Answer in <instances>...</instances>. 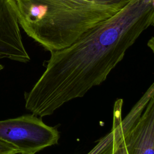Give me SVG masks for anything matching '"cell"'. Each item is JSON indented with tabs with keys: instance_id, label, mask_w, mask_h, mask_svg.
Instances as JSON below:
<instances>
[{
	"instance_id": "cell-1",
	"label": "cell",
	"mask_w": 154,
	"mask_h": 154,
	"mask_svg": "<svg viewBox=\"0 0 154 154\" xmlns=\"http://www.w3.org/2000/svg\"><path fill=\"white\" fill-rule=\"evenodd\" d=\"M154 24V0H132L70 46L51 52L27 98L43 116L102 83L141 33Z\"/></svg>"
},
{
	"instance_id": "cell-2",
	"label": "cell",
	"mask_w": 154,
	"mask_h": 154,
	"mask_svg": "<svg viewBox=\"0 0 154 154\" xmlns=\"http://www.w3.org/2000/svg\"><path fill=\"white\" fill-rule=\"evenodd\" d=\"M132 0H11L19 25L50 52L66 48Z\"/></svg>"
},
{
	"instance_id": "cell-3",
	"label": "cell",
	"mask_w": 154,
	"mask_h": 154,
	"mask_svg": "<svg viewBox=\"0 0 154 154\" xmlns=\"http://www.w3.org/2000/svg\"><path fill=\"white\" fill-rule=\"evenodd\" d=\"M58 131L34 114L0 121V139L15 147L19 153L35 154L58 143Z\"/></svg>"
},
{
	"instance_id": "cell-4",
	"label": "cell",
	"mask_w": 154,
	"mask_h": 154,
	"mask_svg": "<svg viewBox=\"0 0 154 154\" xmlns=\"http://www.w3.org/2000/svg\"><path fill=\"white\" fill-rule=\"evenodd\" d=\"M128 154H154V84L121 120Z\"/></svg>"
},
{
	"instance_id": "cell-5",
	"label": "cell",
	"mask_w": 154,
	"mask_h": 154,
	"mask_svg": "<svg viewBox=\"0 0 154 154\" xmlns=\"http://www.w3.org/2000/svg\"><path fill=\"white\" fill-rule=\"evenodd\" d=\"M2 58L21 63L30 61L11 0H0V59Z\"/></svg>"
},
{
	"instance_id": "cell-6",
	"label": "cell",
	"mask_w": 154,
	"mask_h": 154,
	"mask_svg": "<svg viewBox=\"0 0 154 154\" xmlns=\"http://www.w3.org/2000/svg\"><path fill=\"white\" fill-rule=\"evenodd\" d=\"M114 131L111 132L97 141L96 144L87 154H112L114 149Z\"/></svg>"
},
{
	"instance_id": "cell-7",
	"label": "cell",
	"mask_w": 154,
	"mask_h": 154,
	"mask_svg": "<svg viewBox=\"0 0 154 154\" xmlns=\"http://www.w3.org/2000/svg\"><path fill=\"white\" fill-rule=\"evenodd\" d=\"M17 149L10 143L0 139V154H17Z\"/></svg>"
},
{
	"instance_id": "cell-8",
	"label": "cell",
	"mask_w": 154,
	"mask_h": 154,
	"mask_svg": "<svg viewBox=\"0 0 154 154\" xmlns=\"http://www.w3.org/2000/svg\"><path fill=\"white\" fill-rule=\"evenodd\" d=\"M125 154H128V153H127V151H126H126H125Z\"/></svg>"
},
{
	"instance_id": "cell-9",
	"label": "cell",
	"mask_w": 154,
	"mask_h": 154,
	"mask_svg": "<svg viewBox=\"0 0 154 154\" xmlns=\"http://www.w3.org/2000/svg\"><path fill=\"white\" fill-rule=\"evenodd\" d=\"M20 154H23V153H20Z\"/></svg>"
}]
</instances>
